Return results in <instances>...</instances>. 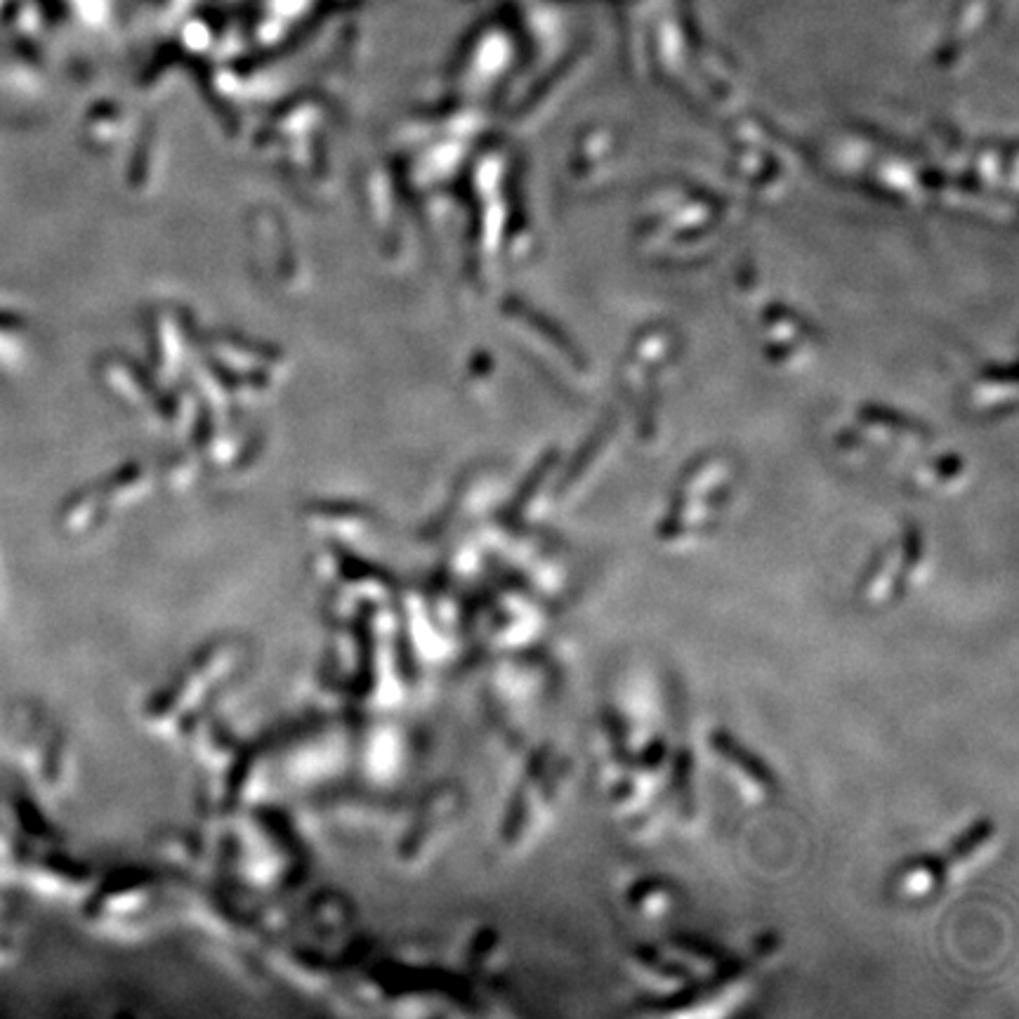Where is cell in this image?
<instances>
[{"mask_svg":"<svg viewBox=\"0 0 1019 1019\" xmlns=\"http://www.w3.org/2000/svg\"><path fill=\"white\" fill-rule=\"evenodd\" d=\"M3 744L17 772L41 798H62L74 784L76 755L69 734L41 703L19 699L3 713Z\"/></svg>","mask_w":1019,"mask_h":1019,"instance_id":"obj_1","label":"cell"},{"mask_svg":"<svg viewBox=\"0 0 1019 1019\" xmlns=\"http://www.w3.org/2000/svg\"><path fill=\"white\" fill-rule=\"evenodd\" d=\"M243 654H246V647L241 642H210L208 647L194 654L192 661H187L177 670L173 682L166 689H161L156 699H149L144 718H154L156 722H161L166 715H173L168 720H175V715L187 713V710L192 713V710L199 708L196 694L210 696L218 692L220 687H225L229 677L241 666Z\"/></svg>","mask_w":1019,"mask_h":1019,"instance_id":"obj_2","label":"cell"},{"mask_svg":"<svg viewBox=\"0 0 1019 1019\" xmlns=\"http://www.w3.org/2000/svg\"><path fill=\"white\" fill-rule=\"evenodd\" d=\"M57 843L55 828L43 817L34 800L0 793V883L10 887L29 854Z\"/></svg>","mask_w":1019,"mask_h":1019,"instance_id":"obj_3","label":"cell"},{"mask_svg":"<svg viewBox=\"0 0 1019 1019\" xmlns=\"http://www.w3.org/2000/svg\"><path fill=\"white\" fill-rule=\"evenodd\" d=\"M154 904H159V887L151 885V880L111 878L88 892L85 918L100 930L121 932L144 923L154 913Z\"/></svg>","mask_w":1019,"mask_h":1019,"instance_id":"obj_4","label":"cell"},{"mask_svg":"<svg viewBox=\"0 0 1019 1019\" xmlns=\"http://www.w3.org/2000/svg\"><path fill=\"white\" fill-rule=\"evenodd\" d=\"M456 812V793L449 788L427 793L404 828V838L399 843L401 854H409L413 861L430 859L439 840L444 838V828L456 824Z\"/></svg>","mask_w":1019,"mask_h":1019,"instance_id":"obj_5","label":"cell"},{"mask_svg":"<svg viewBox=\"0 0 1019 1019\" xmlns=\"http://www.w3.org/2000/svg\"><path fill=\"white\" fill-rule=\"evenodd\" d=\"M710 746H713L715 753H720L727 762L739 767L741 772L758 786L767 788V791L769 788H777V777L772 774V769H769L758 755L748 751L744 744H739V741H736L729 732H725V729H713V732H710Z\"/></svg>","mask_w":1019,"mask_h":1019,"instance_id":"obj_6","label":"cell"},{"mask_svg":"<svg viewBox=\"0 0 1019 1019\" xmlns=\"http://www.w3.org/2000/svg\"><path fill=\"white\" fill-rule=\"evenodd\" d=\"M8 890V885L0 883V968L17 961L19 949H22V928L10 904Z\"/></svg>","mask_w":1019,"mask_h":1019,"instance_id":"obj_7","label":"cell"},{"mask_svg":"<svg viewBox=\"0 0 1019 1019\" xmlns=\"http://www.w3.org/2000/svg\"><path fill=\"white\" fill-rule=\"evenodd\" d=\"M994 836V824L989 819H979L972 824L968 831H963L961 836L953 840L949 847V859L951 861H963L968 859L972 852H977L986 840Z\"/></svg>","mask_w":1019,"mask_h":1019,"instance_id":"obj_8","label":"cell"},{"mask_svg":"<svg viewBox=\"0 0 1019 1019\" xmlns=\"http://www.w3.org/2000/svg\"><path fill=\"white\" fill-rule=\"evenodd\" d=\"M677 946H682L685 951H692V953H699V956L703 958H710V961H720V951L713 949V946H708L706 942H699V939H685V937H677Z\"/></svg>","mask_w":1019,"mask_h":1019,"instance_id":"obj_9","label":"cell"},{"mask_svg":"<svg viewBox=\"0 0 1019 1019\" xmlns=\"http://www.w3.org/2000/svg\"><path fill=\"white\" fill-rule=\"evenodd\" d=\"M0 607H3V581H0Z\"/></svg>","mask_w":1019,"mask_h":1019,"instance_id":"obj_10","label":"cell"}]
</instances>
